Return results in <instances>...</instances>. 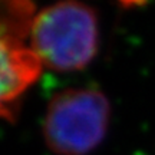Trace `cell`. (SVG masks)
<instances>
[{"mask_svg": "<svg viewBox=\"0 0 155 155\" xmlns=\"http://www.w3.org/2000/svg\"><path fill=\"white\" fill-rule=\"evenodd\" d=\"M111 124V102L98 88H69L49 101L42 134L56 155H88L105 139Z\"/></svg>", "mask_w": 155, "mask_h": 155, "instance_id": "7a4b0ae2", "label": "cell"}, {"mask_svg": "<svg viewBox=\"0 0 155 155\" xmlns=\"http://www.w3.org/2000/svg\"><path fill=\"white\" fill-rule=\"evenodd\" d=\"M42 72V63L30 48H12L0 40V118L17 114L22 95Z\"/></svg>", "mask_w": 155, "mask_h": 155, "instance_id": "3957f363", "label": "cell"}, {"mask_svg": "<svg viewBox=\"0 0 155 155\" xmlns=\"http://www.w3.org/2000/svg\"><path fill=\"white\" fill-rule=\"evenodd\" d=\"M30 49L42 66L56 72L82 71L99 49V20L94 7L82 2H59L38 12Z\"/></svg>", "mask_w": 155, "mask_h": 155, "instance_id": "6da1fadb", "label": "cell"}, {"mask_svg": "<svg viewBox=\"0 0 155 155\" xmlns=\"http://www.w3.org/2000/svg\"><path fill=\"white\" fill-rule=\"evenodd\" d=\"M36 7L26 0H0V40L12 48L26 46L36 17Z\"/></svg>", "mask_w": 155, "mask_h": 155, "instance_id": "277c9868", "label": "cell"}]
</instances>
